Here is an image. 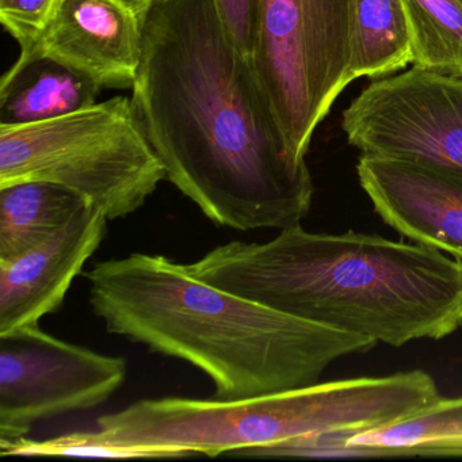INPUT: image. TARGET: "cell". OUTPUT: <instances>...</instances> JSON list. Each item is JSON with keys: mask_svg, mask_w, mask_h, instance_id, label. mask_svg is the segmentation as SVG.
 <instances>
[{"mask_svg": "<svg viewBox=\"0 0 462 462\" xmlns=\"http://www.w3.org/2000/svg\"><path fill=\"white\" fill-rule=\"evenodd\" d=\"M199 280L294 318L400 347L462 326V261L378 235L313 234L217 245L183 264Z\"/></svg>", "mask_w": 462, "mask_h": 462, "instance_id": "cell-2", "label": "cell"}, {"mask_svg": "<svg viewBox=\"0 0 462 462\" xmlns=\"http://www.w3.org/2000/svg\"><path fill=\"white\" fill-rule=\"evenodd\" d=\"M439 397L424 370L318 383L240 400L163 397L101 416L115 442L172 451L180 458L231 456L305 438L342 437L393 423Z\"/></svg>", "mask_w": 462, "mask_h": 462, "instance_id": "cell-4", "label": "cell"}, {"mask_svg": "<svg viewBox=\"0 0 462 462\" xmlns=\"http://www.w3.org/2000/svg\"><path fill=\"white\" fill-rule=\"evenodd\" d=\"M359 183L386 226L462 259V171L362 155Z\"/></svg>", "mask_w": 462, "mask_h": 462, "instance_id": "cell-10", "label": "cell"}, {"mask_svg": "<svg viewBox=\"0 0 462 462\" xmlns=\"http://www.w3.org/2000/svg\"><path fill=\"white\" fill-rule=\"evenodd\" d=\"M351 61L348 79L378 78L411 63L402 0H347Z\"/></svg>", "mask_w": 462, "mask_h": 462, "instance_id": "cell-15", "label": "cell"}, {"mask_svg": "<svg viewBox=\"0 0 462 462\" xmlns=\"http://www.w3.org/2000/svg\"><path fill=\"white\" fill-rule=\"evenodd\" d=\"M107 221L88 204L44 245L0 262V334L58 312L72 281L104 242Z\"/></svg>", "mask_w": 462, "mask_h": 462, "instance_id": "cell-11", "label": "cell"}, {"mask_svg": "<svg viewBox=\"0 0 462 462\" xmlns=\"http://www.w3.org/2000/svg\"><path fill=\"white\" fill-rule=\"evenodd\" d=\"M350 61L347 0H261L251 64L297 159L350 85Z\"/></svg>", "mask_w": 462, "mask_h": 462, "instance_id": "cell-6", "label": "cell"}, {"mask_svg": "<svg viewBox=\"0 0 462 462\" xmlns=\"http://www.w3.org/2000/svg\"><path fill=\"white\" fill-rule=\"evenodd\" d=\"M102 88L48 58L18 60L0 82V125L64 117L97 104Z\"/></svg>", "mask_w": 462, "mask_h": 462, "instance_id": "cell-12", "label": "cell"}, {"mask_svg": "<svg viewBox=\"0 0 462 462\" xmlns=\"http://www.w3.org/2000/svg\"><path fill=\"white\" fill-rule=\"evenodd\" d=\"M411 63L419 69L462 66V0H402Z\"/></svg>", "mask_w": 462, "mask_h": 462, "instance_id": "cell-16", "label": "cell"}, {"mask_svg": "<svg viewBox=\"0 0 462 462\" xmlns=\"http://www.w3.org/2000/svg\"><path fill=\"white\" fill-rule=\"evenodd\" d=\"M86 205L79 194L45 180L0 188V262L44 245Z\"/></svg>", "mask_w": 462, "mask_h": 462, "instance_id": "cell-13", "label": "cell"}, {"mask_svg": "<svg viewBox=\"0 0 462 462\" xmlns=\"http://www.w3.org/2000/svg\"><path fill=\"white\" fill-rule=\"evenodd\" d=\"M60 0H0V23L18 42L21 52L32 50L50 25Z\"/></svg>", "mask_w": 462, "mask_h": 462, "instance_id": "cell-18", "label": "cell"}, {"mask_svg": "<svg viewBox=\"0 0 462 462\" xmlns=\"http://www.w3.org/2000/svg\"><path fill=\"white\" fill-rule=\"evenodd\" d=\"M163 180L166 169L126 97L42 123L0 125V188L58 183L116 220L139 210Z\"/></svg>", "mask_w": 462, "mask_h": 462, "instance_id": "cell-5", "label": "cell"}, {"mask_svg": "<svg viewBox=\"0 0 462 462\" xmlns=\"http://www.w3.org/2000/svg\"><path fill=\"white\" fill-rule=\"evenodd\" d=\"M362 155L462 171V66L419 69L373 82L343 113Z\"/></svg>", "mask_w": 462, "mask_h": 462, "instance_id": "cell-7", "label": "cell"}, {"mask_svg": "<svg viewBox=\"0 0 462 462\" xmlns=\"http://www.w3.org/2000/svg\"><path fill=\"white\" fill-rule=\"evenodd\" d=\"M126 372L123 356L72 345L39 324L0 334V445L28 437L39 421L104 404Z\"/></svg>", "mask_w": 462, "mask_h": 462, "instance_id": "cell-8", "label": "cell"}, {"mask_svg": "<svg viewBox=\"0 0 462 462\" xmlns=\"http://www.w3.org/2000/svg\"><path fill=\"white\" fill-rule=\"evenodd\" d=\"M153 0H60L50 25L18 60L48 58L102 88H132Z\"/></svg>", "mask_w": 462, "mask_h": 462, "instance_id": "cell-9", "label": "cell"}, {"mask_svg": "<svg viewBox=\"0 0 462 462\" xmlns=\"http://www.w3.org/2000/svg\"><path fill=\"white\" fill-rule=\"evenodd\" d=\"M213 4L229 39L251 61L261 0H213Z\"/></svg>", "mask_w": 462, "mask_h": 462, "instance_id": "cell-19", "label": "cell"}, {"mask_svg": "<svg viewBox=\"0 0 462 462\" xmlns=\"http://www.w3.org/2000/svg\"><path fill=\"white\" fill-rule=\"evenodd\" d=\"M2 456L28 457H96V458H180L172 451L147 446L124 445L102 434L94 432H71L50 439L36 440L20 438L14 442L0 445Z\"/></svg>", "mask_w": 462, "mask_h": 462, "instance_id": "cell-17", "label": "cell"}, {"mask_svg": "<svg viewBox=\"0 0 462 462\" xmlns=\"http://www.w3.org/2000/svg\"><path fill=\"white\" fill-rule=\"evenodd\" d=\"M359 456L462 457V396L438 397L412 415L351 435Z\"/></svg>", "mask_w": 462, "mask_h": 462, "instance_id": "cell-14", "label": "cell"}, {"mask_svg": "<svg viewBox=\"0 0 462 462\" xmlns=\"http://www.w3.org/2000/svg\"><path fill=\"white\" fill-rule=\"evenodd\" d=\"M131 101L167 180L216 226L285 229L307 217V163L213 0H153Z\"/></svg>", "mask_w": 462, "mask_h": 462, "instance_id": "cell-1", "label": "cell"}, {"mask_svg": "<svg viewBox=\"0 0 462 462\" xmlns=\"http://www.w3.org/2000/svg\"><path fill=\"white\" fill-rule=\"evenodd\" d=\"M86 277L109 334L199 367L218 400L313 385L337 359L377 345L216 288L163 255L99 262Z\"/></svg>", "mask_w": 462, "mask_h": 462, "instance_id": "cell-3", "label": "cell"}]
</instances>
